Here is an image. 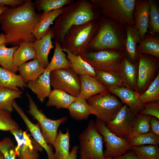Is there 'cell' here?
<instances>
[{
    "label": "cell",
    "instance_id": "1",
    "mask_svg": "<svg viewBox=\"0 0 159 159\" xmlns=\"http://www.w3.org/2000/svg\"><path fill=\"white\" fill-rule=\"evenodd\" d=\"M36 10L35 2L25 0L23 4L8 8L0 15L1 29L6 36V44L19 46L24 42L36 40L33 31L41 14Z\"/></svg>",
    "mask_w": 159,
    "mask_h": 159
},
{
    "label": "cell",
    "instance_id": "2",
    "mask_svg": "<svg viewBox=\"0 0 159 159\" xmlns=\"http://www.w3.org/2000/svg\"><path fill=\"white\" fill-rule=\"evenodd\" d=\"M101 16L92 0H78L63 8L62 13L51 27L54 41L61 44L64 36L72 27L97 21Z\"/></svg>",
    "mask_w": 159,
    "mask_h": 159
},
{
    "label": "cell",
    "instance_id": "3",
    "mask_svg": "<svg viewBox=\"0 0 159 159\" xmlns=\"http://www.w3.org/2000/svg\"><path fill=\"white\" fill-rule=\"evenodd\" d=\"M125 27L108 17L101 16L96 32L89 43L87 52L112 49L124 52Z\"/></svg>",
    "mask_w": 159,
    "mask_h": 159
},
{
    "label": "cell",
    "instance_id": "4",
    "mask_svg": "<svg viewBox=\"0 0 159 159\" xmlns=\"http://www.w3.org/2000/svg\"><path fill=\"white\" fill-rule=\"evenodd\" d=\"M101 16L108 17L125 27L134 26L133 14L135 0H92Z\"/></svg>",
    "mask_w": 159,
    "mask_h": 159
},
{
    "label": "cell",
    "instance_id": "5",
    "mask_svg": "<svg viewBox=\"0 0 159 159\" xmlns=\"http://www.w3.org/2000/svg\"><path fill=\"white\" fill-rule=\"evenodd\" d=\"M97 21L71 28L64 36L61 44L62 48L77 55L86 52L88 45L97 30Z\"/></svg>",
    "mask_w": 159,
    "mask_h": 159
},
{
    "label": "cell",
    "instance_id": "6",
    "mask_svg": "<svg viewBox=\"0 0 159 159\" xmlns=\"http://www.w3.org/2000/svg\"><path fill=\"white\" fill-rule=\"evenodd\" d=\"M103 137L92 120L79 136L80 159H105Z\"/></svg>",
    "mask_w": 159,
    "mask_h": 159
},
{
    "label": "cell",
    "instance_id": "7",
    "mask_svg": "<svg viewBox=\"0 0 159 159\" xmlns=\"http://www.w3.org/2000/svg\"><path fill=\"white\" fill-rule=\"evenodd\" d=\"M87 101L92 114L105 123L112 120L124 104L115 95L107 90L91 97Z\"/></svg>",
    "mask_w": 159,
    "mask_h": 159
},
{
    "label": "cell",
    "instance_id": "8",
    "mask_svg": "<svg viewBox=\"0 0 159 159\" xmlns=\"http://www.w3.org/2000/svg\"><path fill=\"white\" fill-rule=\"evenodd\" d=\"M125 55L124 52L108 49L87 52L80 56L95 70L117 71Z\"/></svg>",
    "mask_w": 159,
    "mask_h": 159
},
{
    "label": "cell",
    "instance_id": "9",
    "mask_svg": "<svg viewBox=\"0 0 159 159\" xmlns=\"http://www.w3.org/2000/svg\"><path fill=\"white\" fill-rule=\"evenodd\" d=\"M29 100L28 112L38 122L42 135L46 142L54 146L59 126L67 120L66 117L53 120L47 117L39 110L30 95L26 92Z\"/></svg>",
    "mask_w": 159,
    "mask_h": 159
},
{
    "label": "cell",
    "instance_id": "10",
    "mask_svg": "<svg viewBox=\"0 0 159 159\" xmlns=\"http://www.w3.org/2000/svg\"><path fill=\"white\" fill-rule=\"evenodd\" d=\"M159 59L148 54H138V78L135 90L138 93H143L159 73Z\"/></svg>",
    "mask_w": 159,
    "mask_h": 159
},
{
    "label": "cell",
    "instance_id": "11",
    "mask_svg": "<svg viewBox=\"0 0 159 159\" xmlns=\"http://www.w3.org/2000/svg\"><path fill=\"white\" fill-rule=\"evenodd\" d=\"M51 86L53 89L63 90L77 97L80 91V76L70 68L54 70L50 72Z\"/></svg>",
    "mask_w": 159,
    "mask_h": 159
},
{
    "label": "cell",
    "instance_id": "12",
    "mask_svg": "<svg viewBox=\"0 0 159 159\" xmlns=\"http://www.w3.org/2000/svg\"><path fill=\"white\" fill-rule=\"evenodd\" d=\"M95 123L105 143L106 149L104 152L105 158L119 157L131 150V147L127 139L121 138L113 133L107 128L106 123L97 118Z\"/></svg>",
    "mask_w": 159,
    "mask_h": 159
},
{
    "label": "cell",
    "instance_id": "13",
    "mask_svg": "<svg viewBox=\"0 0 159 159\" xmlns=\"http://www.w3.org/2000/svg\"><path fill=\"white\" fill-rule=\"evenodd\" d=\"M10 132L14 136L17 143L15 147L18 159H39V152L43 148L27 131L19 128Z\"/></svg>",
    "mask_w": 159,
    "mask_h": 159
},
{
    "label": "cell",
    "instance_id": "14",
    "mask_svg": "<svg viewBox=\"0 0 159 159\" xmlns=\"http://www.w3.org/2000/svg\"><path fill=\"white\" fill-rule=\"evenodd\" d=\"M137 114L133 112L126 105L124 104L114 118L106 124V126L117 136L127 139L130 134Z\"/></svg>",
    "mask_w": 159,
    "mask_h": 159
},
{
    "label": "cell",
    "instance_id": "15",
    "mask_svg": "<svg viewBox=\"0 0 159 159\" xmlns=\"http://www.w3.org/2000/svg\"><path fill=\"white\" fill-rule=\"evenodd\" d=\"M108 90L115 95L124 104L126 105L134 113L137 114L144 109L141 99L140 94L125 86L111 87Z\"/></svg>",
    "mask_w": 159,
    "mask_h": 159
},
{
    "label": "cell",
    "instance_id": "16",
    "mask_svg": "<svg viewBox=\"0 0 159 159\" xmlns=\"http://www.w3.org/2000/svg\"><path fill=\"white\" fill-rule=\"evenodd\" d=\"M13 106L24 121L32 137L45 150L48 159H55L52 146L48 144L44 139L38 123L35 124L32 123L15 100L13 102Z\"/></svg>",
    "mask_w": 159,
    "mask_h": 159
},
{
    "label": "cell",
    "instance_id": "17",
    "mask_svg": "<svg viewBox=\"0 0 159 159\" xmlns=\"http://www.w3.org/2000/svg\"><path fill=\"white\" fill-rule=\"evenodd\" d=\"M152 0H135L133 19L141 40L148 32L149 11Z\"/></svg>",
    "mask_w": 159,
    "mask_h": 159
},
{
    "label": "cell",
    "instance_id": "18",
    "mask_svg": "<svg viewBox=\"0 0 159 159\" xmlns=\"http://www.w3.org/2000/svg\"><path fill=\"white\" fill-rule=\"evenodd\" d=\"M117 71L121 77L124 86L135 91L138 75L137 62L135 63L132 62L125 55Z\"/></svg>",
    "mask_w": 159,
    "mask_h": 159
},
{
    "label": "cell",
    "instance_id": "19",
    "mask_svg": "<svg viewBox=\"0 0 159 159\" xmlns=\"http://www.w3.org/2000/svg\"><path fill=\"white\" fill-rule=\"evenodd\" d=\"M53 34L50 28L47 33L39 40L33 43L36 51V58L41 65L45 69L49 63L48 56L50 50L54 47L52 40Z\"/></svg>",
    "mask_w": 159,
    "mask_h": 159
},
{
    "label": "cell",
    "instance_id": "20",
    "mask_svg": "<svg viewBox=\"0 0 159 159\" xmlns=\"http://www.w3.org/2000/svg\"><path fill=\"white\" fill-rule=\"evenodd\" d=\"M79 76L80 91L77 97L79 98L87 100L92 96L108 90L106 87L90 75H83Z\"/></svg>",
    "mask_w": 159,
    "mask_h": 159
},
{
    "label": "cell",
    "instance_id": "21",
    "mask_svg": "<svg viewBox=\"0 0 159 159\" xmlns=\"http://www.w3.org/2000/svg\"><path fill=\"white\" fill-rule=\"evenodd\" d=\"M126 35L125 43V52L127 58L132 62L136 63L138 53L137 50L138 44L141 39L139 32L134 26L125 27Z\"/></svg>",
    "mask_w": 159,
    "mask_h": 159
},
{
    "label": "cell",
    "instance_id": "22",
    "mask_svg": "<svg viewBox=\"0 0 159 159\" xmlns=\"http://www.w3.org/2000/svg\"><path fill=\"white\" fill-rule=\"evenodd\" d=\"M50 72L45 69L44 72L36 79L29 81L26 87L30 89L43 103L49 97L52 90L50 79Z\"/></svg>",
    "mask_w": 159,
    "mask_h": 159
},
{
    "label": "cell",
    "instance_id": "23",
    "mask_svg": "<svg viewBox=\"0 0 159 159\" xmlns=\"http://www.w3.org/2000/svg\"><path fill=\"white\" fill-rule=\"evenodd\" d=\"M63 8L47 12H42L38 23L34 28L32 34L36 40H39L47 33L52 24L63 10Z\"/></svg>",
    "mask_w": 159,
    "mask_h": 159
},
{
    "label": "cell",
    "instance_id": "24",
    "mask_svg": "<svg viewBox=\"0 0 159 159\" xmlns=\"http://www.w3.org/2000/svg\"><path fill=\"white\" fill-rule=\"evenodd\" d=\"M70 63V68L79 76L88 75L94 78L96 73L94 68L80 55H76L69 51L63 49Z\"/></svg>",
    "mask_w": 159,
    "mask_h": 159
},
{
    "label": "cell",
    "instance_id": "25",
    "mask_svg": "<svg viewBox=\"0 0 159 159\" xmlns=\"http://www.w3.org/2000/svg\"><path fill=\"white\" fill-rule=\"evenodd\" d=\"M45 69L38 59L35 58L21 65L18 67V71L26 84L37 79L44 72Z\"/></svg>",
    "mask_w": 159,
    "mask_h": 159
},
{
    "label": "cell",
    "instance_id": "26",
    "mask_svg": "<svg viewBox=\"0 0 159 159\" xmlns=\"http://www.w3.org/2000/svg\"><path fill=\"white\" fill-rule=\"evenodd\" d=\"M138 54H145L159 59V34L146 33L137 47Z\"/></svg>",
    "mask_w": 159,
    "mask_h": 159
},
{
    "label": "cell",
    "instance_id": "27",
    "mask_svg": "<svg viewBox=\"0 0 159 159\" xmlns=\"http://www.w3.org/2000/svg\"><path fill=\"white\" fill-rule=\"evenodd\" d=\"M33 43L25 41L21 43L14 52L13 61L14 66L18 68L27 61L36 58Z\"/></svg>",
    "mask_w": 159,
    "mask_h": 159
},
{
    "label": "cell",
    "instance_id": "28",
    "mask_svg": "<svg viewBox=\"0 0 159 159\" xmlns=\"http://www.w3.org/2000/svg\"><path fill=\"white\" fill-rule=\"evenodd\" d=\"M46 104L47 107H55L57 109H67L70 105L76 99L65 92L59 89H53L48 97Z\"/></svg>",
    "mask_w": 159,
    "mask_h": 159
},
{
    "label": "cell",
    "instance_id": "29",
    "mask_svg": "<svg viewBox=\"0 0 159 159\" xmlns=\"http://www.w3.org/2000/svg\"><path fill=\"white\" fill-rule=\"evenodd\" d=\"M54 49L52 59L45 69L46 70L52 71L70 68V63L66 54L63 51L61 44L57 42H54Z\"/></svg>",
    "mask_w": 159,
    "mask_h": 159
},
{
    "label": "cell",
    "instance_id": "30",
    "mask_svg": "<svg viewBox=\"0 0 159 159\" xmlns=\"http://www.w3.org/2000/svg\"><path fill=\"white\" fill-rule=\"evenodd\" d=\"M0 86L18 90L19 87L24 90L26 84L20 74L0 67Z\"/></svg>",
    "mask_w": 159,
    "mask_h": 159
},
{
    "label": "cell",
    "instance_id": "31",
    "mask_svg": "<svg viewBox=\"0 0 159 159\" xmlns=\"http://www.w3.org/2000/svg\"><path fill=\"white\" fill-rule=\"evenodd\" d=\"M67 109L71 117L77 120H86L90 115L92 114L91 108L87 100L77 97Z\"/></svg>",
    "mask_w": 159,
    "mask_h": 159
},
{
    "label": "cell",
    "instance_id": "32",
    "mask_svg": "<svg viewBox=\"0 0 159 159\" xmlns=\"http://www.w3.org/2000/svg\"><path fill=\"white\" fill-rule=\"evenodd\" d=\"M70 134L67 128L66 132L63 133L59 130L55 138L54 145L55 159H66L69 154Z\"/></svg>",
    "mask_w": 159,
    "mask_h": 159
},
{
    "label": "cell",
    "instance_id": "33",
    "mask_svg": "<svg viewBox=\"0 0 159 159\" xmlns=\"http://www.w3.org/2000/svg\"><path fill=\"white\" fill-rule=\"evenodd\" d=\"M95 70L96 75L95 78L107 88L124 86L117 71Z\"/></svg>",
    "mask_w": 159,
    "mask_h": 159
},
{
    "label": "cell",
    "instance_id": "34",
    "mask_svg": "<svg viewBox=\"0 0 159 159\" xmlns=\"http://www.w3.org/2000/svg\"><path fill=\"white\" fill-rule=\"evenodd\" d=\"M22 92L0 86V110L11 112L14 110L13 106L16 99L21 97Z\"/></svg>",
    "mask_w": 159,
    "mask_h": 159
},
{
    "label": "cell",
    "instance_id": "35",
    "mask_svg": "<svg viewBox=\"0 0 159 159\" xmlns=\"http://www.w3.org/2000/svg\"><path fill=\"white\" fill-rule=\"evenodd\" d=\"M6 44H4L0 46V65L3 68L16 73L18 68L14 64L13 55L19 46L8 48Z\"/></svg>",
    "mask_w": 159,
    "mask_h": 159
},
{
    "label": "cell",
    "instance_id": "36",
    "mask_svg": "<svg viewBox=\"0 0 159 159\" xmlns=\"http://www.w3.org/2000/svg\"><path fill=\"white\" fill-rule=\"evenodd\" d=\"M131 147L145 145H158L159 136L151 132L139 134L131 135L127 138Z\"/></svg>",
    "mask_w": 159,
    "mask_h": 159
},
{
    "label": "cell",
    "instance_id": "37",
    "mask_svg": "<svg viewBox=\"0 0 159 159\" xmlns=\"http://www.w3.org/2000/svg\"><path fill=\"white\" fill-rule=\"evenodd\" d=\"M152 117L140 112L137 113L135 115L130 135L142 134L151 132L150 121Z\"/></svg>",
    "mask_w": 159,
    "mask_h": 159
},
{
    "label": "cell",
    "instance_id": "38",
    "mask_svg": "<svg viewBox=\"0 0 159 159\" xmlns=\"http://www.w3.org/2000/svg\"><path fill=\"white\" fill-rule=\"evenodd\" d=\"M73 0H37L35 2L39 11L47 12L62 8L72 3Z\"/></svg>",
    "mask_w": 159,
    "mask_h": 159
},
{
    "label": "cell",
    "instance_id": "39",
    "mask_svg": "<svg viewBox=\"0 0 159 159\" xmlns=\"http://www.w3.org/2000/svg\"><path fill=\"white\" fill-rule=\"evenodd\" d=\"M158 145H145L134 146L131 150L139 159H159Z\"/></svg>",
    "mask_w": 159,
    "mask_h": 159
},
{
    "label": "cell",
    "instance_id": "40",
    "mask_svg": "<svg viewBox=\"0 0 159 159\" xmlns=\"http://www.w3.org/2000/svg\"><path fill=\"white\" fill-rule=\"evenodd\" d=\"M148 32L154 35L159 34V10L158 4L152 0L149 14Z\"/></svg>",
    "mask_w": 159,
    "mask_h": 159
},
{
    "label": "cell",
    "instance_id": "41",
    "mask_svg": "<svg viewBox=\"0 0 159 159\" xmlns=\"http://www.w3.org/2000/svg\"><path fill=\"white\" fill-rule=\"evenodd\" d=\"M140 97L143 104L159 101V73Z\"/></svg>",
    "mask_w": 159,
    "mask_h": 159
},
{
    "label": "cell",
    "instance_id": "42",
    "mask_svg": "<svg viewBox=\"0 0 159 159\" xmlns=\"http://www.w3.org/2000/svg\"><path fill=\"white\" fill-rule=\"evenodd\" d=\"M19 129V125L13 119L11 112L0 110V130L10 132Z\"/></svg>",
    "mask_w": 159,
    "mask_h": 159
},
{
    "label": "cell",
    "instance_id": "43",
    "mask_svg": "<svg viewBox=\"0 0 159 159\" xmlns=\"http://www.w3.org/2000/svg\"><path fill=\"white\" fill-rule=\"evenodd\" d=\"M15 146L11 140L6 138L0 141V152L4 159H16Z\"/></svg>",
    "mask_w": 159,
    "mask_h": 159
},
{
    "label": "cell",
    "instance_id": "44",
    "mask_svg": "<svg viewBox=\"0 0 159 159\" xmlns=\"http://www.w3.org/2000/svg\"><path fill=\"white\" fill-rule=\"evenodd\" d=\"M140 113L155 117L159 120V101L144 104V109Z\"/></svg>",
    "mask_w": 159,
    "mask_h": 159
},
{
    "label": "cell",
    "instance_id": "45",
    "mask_svg": "<svg viewBox=\"0 0 159 159\" xmlns=\"http://www.w3.org/2000/svg\"><path fill=\"white\" fill-rule=\"evenodd\" d=\"M24 1V0H0V7L10 6L15 7L23 4Z\"/></svg>",
    "mask_w": 159,
    "mask_h": 159
},
{
    "label": "cell",
    "instance_id": "46",
    "mask_svg": "<svg viewBox=\"0 0 159 159\" xmlns=\"http://www.w3.org/2000/svg\"><path fill=\"white\" fill-rule=\"evenodd\" d=\"M150 131L159 136V120L155 117H152L150 120Z\"/></svg>",
    "mask_w": 159,
    "mask_h": 159
},
{
    "label": "cell",
    "instance_id": "47",
    "mask_svg": "<svg viewBox=\"0 0 159 159\" xmlns=\"http://www.w3.org/2000/svg\"><path fill=\"white\" fill-rule=\"evenodd\" d=\"M113 158L114 159H139L132 151L126 153L121 156Z\"/></svg>",
    "mask_w": 159,
    "mask_h": 159
},
{
    "label": "cell",
    "instance_id": "48",
    "mask_svg": "<svg viewBox=\"0 0 159 159\" xmlns=\"http://www.w3.org/2000/svg\"><path fill=\"white\" fill-rule=\"evenodd\" d=\"M78 149V146H73L66 159H76Z\"/></svg>",
    "mask_w": 159,
    "mask_h": 159
},
{
    "label": "cell",
    "instance_id": "49",
    "mask_svg": "<svg viewBox=\"0 0 159 159\" xmlns=\"http://www.w3.org/2000/svg\"><path fill=\"white\" fill-rule=\"evenodd\" d=\"M7 42L6 37L4 33L0 34V46L2 44H6Z\"/></svg>",
    "mask_w": 159,
    "mask_h": 159
},
{
    "label": "cell",
    "instance_id": "50",
    "mask_svg": "<svg viewBox=\"0 0 159 159\" xmlns=\"http://www.w3.org/2000/svg\"><path fill=\"white\" fill-rule=\"evenodd\" d=\"M8 8L7 6L0 7V15Z\"/></svg>",
    "mask_w": 159,
    "mask_h": 159
},
{
    "label": "cell",
    "instance_id": "51",
    "mask_svg": "<svg viewBox=\"0 0 159 159\" xmlns=\"http://www.w3.org/2000/svg\"><path fill=\"white\" fill-rule=\"evenodd\" d=\"M0 159H4L2 153L0 152Z\"/></svg>",
    "mask_w": 159,
    "mask_h": 159
},
{
    "label": "cell",
    "instance_id": "52",
    "mask_svg": "<svg viewBox=\"0 0 159 159\" xmlns=\"http://www.w3.org/2000/svg\"><path fill=\"white\" fill-rule=\"evenodd\" d=\"M105 159H114L113 158L111 157H107L105 158Z\"/></svg>",
    "mask_w": 159,
    "mask_h": 159
}]
</instances>
